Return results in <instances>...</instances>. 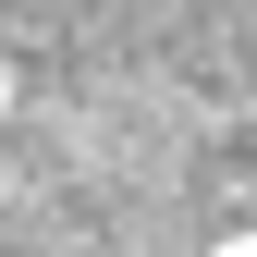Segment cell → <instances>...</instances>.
<instances>
[{"instance_id":"6da1fadb","label":"cell","mask_w":257,"mask_h":257,"mask_svg":"<svg viewBox=\"0 0 257 257\" xmlns=\"http://www.w3.org/2000/svg\"><path fill=\"white\" fill-rule=\"evenodd\" d=\"M220 257H257V245H220Z\"/></svg>"}]
</instances>
